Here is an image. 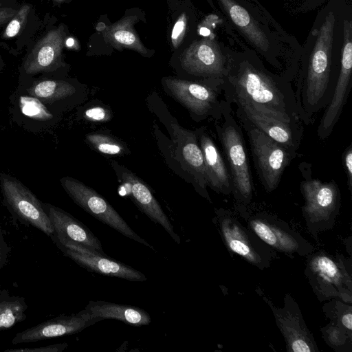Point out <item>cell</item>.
<instances>
[{
  "label": "cell",
  "mask_w": 352,
  "mask_h": 352,
  "mask_svg": "<svg viewBox=\"0 0 352 352\" xmlns=\"http://www.w3.org/2000/svg\"><path fill=\"white\" fill-rule=\"evenodd\" d=\"M223 96L231 104L248 106L285 122H302L291 83L268 71L251 54L230 55Z\"/></svg>",
  "instance_id": "6da1fadb"
},
{
  "label": "cell",
  "mask_w": 352,
  "mask_h": 352,
  "mask_svg": "<svg viewBox=\"0 0 352 352\" xmlns=\"http://www.w3.org/2000/svg\"><path fill=\"white\" fill-rule=\"evenodd\" d=\"M336 16L329 12L318 30L309 54L302 85L296 94L302 122L306 124L314 114L329 102L335 85L331 81V56Z\"/></svg>",
  "instance_id": "7a4b0ae2"
},
{
  "label": "cell",
  "mask_w": 352,
  "mask_h": 352,
  "mask_svg": "<svg viewBox=\"0 0 352 352\" xmlns=\"http://www.w3.org/2000/svg\"><path fill=\"white\" fill-rule=\"evenodd\" d=\"M221 113V118L215 120V129L230 169L232 194L238 201L248 204L254 187L242 129L232 114V104L225 98Z\"/></svg>",
  "instance_id": "3957f363"
},
{
  "label": "cell",
  "mask_w": 352,
  "mask_h": 352,
  "mask_svg": "<svg viewBox=\"0 0 352 352\" xmlns=\"http://www.w3.org/2000/svg\"><path fill=\"white\" fill-rule=\"evenodd\" d=\"M305 274L320 301L339 299L352 302V263L342 254L324 252L307 256Z\"/></svg>",
  "instance_id": "277c9868"
},
{
  "label": "cell",
  "mask_w": 352,
  "mask_h": 352,
  "mask_svg": "<svg viewBox=\"0 0 352 352\" xmlns=\"http://www.w3.org/2000/svg\"><path fill=\"white\" fill-rule=\"evenodd\" d=\"M236 115L248 135L260 181L265 191L271 192L278 187L285 169L296 156L297 151L271 138L239 112L236 111Z\"/></svg>",
  "instance_id": "5b68a950"
},
{
  "label": "cell",
  "mask_w": 352,
  "mask_h": 352,
  "mask_svg": "<svg viewBox=\"0 0 352 352\" xmlns=\"http://www.w3.org/2000/svg\"><path fill=\"white\" fill-rule=\"evenodd\" d=\"M305 199L302 207L308 231L317 237L318 233L333 228L341 206V195L334 182H323L306 179L300 182Z\"/></svg>",
  "instance_id": "8992f818"
},
{
  "label": "cell",
  "mask_w": 352,
  "mask_h": 352,
  "mask_svg": "<svg viewBox=\"0 0 352 352\" xmlns=\"http://www.w3.org/2000/svg\"><path fill=\"white\" fill-rule=\"evenodd\" d=\"M216 214L218 230L226 248L261 270L268 268L274 257V250L230 212L220 208Z\"/></svg>",
  "instance_id": "52a82bcc"
},
{
  "label": "cell",
  "mask_w": 352,
  "mask_h": 352,
  "mask_svg": "<svg viewBox=\"0 0 352 352\" xmlns=\"http://www.w3.org/2000/svg\"><path fill=\"white\" fill-rule=\"evenodd\" d=\"M164 82L174 98L199 120L221 118L224 80L206 78L201 82L168 77Z\"/></svg>",
  "instance_id": "ba28073f"
},
{
  "label": "cell",
  "mask_w": 352,
  "mask_h": 352,
  "mask_svg": "<svg viewBox=\"0 0 352 352\" xmlns=\"http://www.w3.org/2000/svg\"><path fill=\"white\" fill-rule=\"evenodd\" d=\"M248 228L271 248L285 254L307 256L314 245L287 223L265 212L246 214Z\"/></svg>",
  "instance_id": "9c48e42d"
},
{
  "label": "cell",
  "mask_w": 352,
  "mask_h": 352,
  "mask_svg": "<svg viewBox=\"0 0 352 352\" xmlns=\"http://www.w3.org/2000/svg\"><path fill=\"white\" fill-rule=\"evenodd\" d=\"M60 182L67 195L85 211L124 236L155 250L153 246L131 229L109 202L94 189L69 177L62 178Z\"/></svg>",
  "instance_id": "30bf717a"
},
{
  "label": "cell",
  "mask_w": 352,
  "mask_h": 352,
  "mask_svg": "<svg viewBox=\"0 0 352 352\" xmlns=\"http://www.w3.org/2000/svg\"><path fill=\"white\" fill-rule=\"evenodd\" d=\"M51 239L63 254L88 271L130 281L143 282L145 274L125 263L54 233Z\"/></svg>",
  "instance_id": "8fae6325"
},
{
  "label": "cell",
  "mask_w": 352,
  "mask_h": 352,
  "mask_svg": "<svg viewBox=\"0 0 352 352\" xmlns=\"http://www.w3.org/2000/svg\"><path fill=\"white\" fill-rule=\"evenodd\" d=\"M258 293L270 307L277 327L283 334L289 352H318L314 337L306 325L299 306L289 294L284 297L283 307H278L262 294Z\"/></svg>",
  "instance_id": "7c38bea8"
},
{
  "label": "cell",
  "mask_w": 352,
  "mask_h": 352,
  "mask_svg": "<svg viewBox=\"0 0 352 352\" xmlns=\"http://www.w3.org/2000/svg\"><path fill=\"white\" fill-rule=\"evenodd\" d=\"M343 47L340 73L334 89L317 129L320 140H324L332 133L345 104L351 87L352 69V23L344 20Z\"/></svg>",
  "instance_id": "4fadbf2b"
},
{
  "label": "cell",
  "mask_w": 352,
  "mask_h": 352,
  "mask_svg": "<svg viewBox=\"0 0 352 352\" xmlns=\"http://www.w3.org/2000/svg\"><path fill=\"white\" fill-rule=\"evenodd\" d=\"M1 187L6 203L18 216L48 236L54 234V229L43 204L28 188L4 174L1 176Z\"/></svg>",
  "instance_id": "5bb4252c"
},
{
  "label": "cell",
  "mask_w": 352,
  "mask_h": 352,
  "mask_svg": "<svg viewBox=\"0 0 352 352\" xmlns=\"http://www.w3.org/2000/svg\"><path fill=\"white\" fill-rule=\"evenodd\" d=\"M230 55L225 54L212 39L194 41L181 56L182 67L189 74L204 78L224 80Z\"/></svg>",
  "instance_id": "9a60e30c"
},
{
  "label": "cell",
  "mask_w": 352,
  "mask_h": 352,
  "mask_svg": "<svg viewBox=\"0 0 352 352\" xmlns=\"http://www.w3.org/2000/svg\"><path fill=\"white\" fill-rule=\"evenodd\" d=\"M98 321L89 318L82 311L71 316H60L19 332L12 339V344L38 342L74 334Z\"/></svg>",
  "instance_id": "2e32d148"
},
{
  "label": "cell",
  "mask_w": 352,
  "mask_h": 352,
  "mask_svg": "<svg viewBox=\"0 0 352 352\" xmlns=\"http://www.w3.org/2000/svg\"><path fill=\"white\" fill-rule=\"evenodd\" d=\"M236 111L254 126L283 146L297 151L302 137V122H285L245 105L234 104Z\"/></svg>",
  "instance_id": "e0dca14e"
},
{
  "label": "cell",
  "mask_w": 352,
  "mask_h": 352,
  "mask_svg": "<svg viewBox=\"0 0 352 352\" xmlns=\"http://www.w3.org/2000/svg\"><path fill=\"white\" fill-rule=\"evenodd\" d=\"M119 173L121 179L129 188L131 199L139 209L151 221L160 224L177 244H180L179 236L175 232L173 226L148 186L131 171L122 168Z\"/></svg>",
  "instance_id": "ac0fdd59"
},
{
  "label": "cell",
  "mask_w": 352,
  "mask_h": 352,
  "mask_svg": "<svg viewBox=\"0 0 352 352\" xmlns=\"http://www.w3.org/2000/svg\"><path fill=\"white\" fill-rule=\"evenodd\" d=\"M207 186L219 194L228 195L232 192L231 177L224 160L211 137L204 130L199 133Z\"/></svg>",
  "instance_id": "d6986e66"
},
{
  "label": "cell",
  "mask_w": 352,
  "mask_h": 352,
  "mask_svg": "<svg viewBox=\"0 0 352 352\" xmlns=\"http://www.w3.org/2000/svg\"><path fill=\"white\" fill-rule=\"evenodd\" d=\"M43 206L53 226L54 234L105 254L100 240L85 225L56 206L49 204H43Z\"/></svg>",
  "instance_id": "ffe728a7"
},
{
  "label": "cell",
  "mask_w": 352,
  "mask_h": 352,
  "mask_svg": "<svg viewBox=\"0 0 352 352\" xmlns=\"http://www.w3.org/2000/svg\"><path fill=\"white\" fill-rule=\"evenodd\" d=\"M82 311L89 318L99 321L115 319L135 327L151 322V316L142 308L104 300L89 301Z\"/></svg>",
  "instance_id": "44dd1931"
},
{
  "label": "cell",
  "mask_w": 352,
  "mask_h": 352,
  "mask_svg": "<svg viewBox=\"0 0 352 352\" xmlns=\"http://www.w3.org/2000/svg\"><path fill=\"white\" fill-rule=\"evenodd\" d=\"M63 46L62 28L47 32L36 44L24 63L28 74L48 71L58 62Z\"/></svg>",
  "instance_id": "7402d4cb"
},
{
  "label": "cell",
  "mask_w": 352,
  "mask_h": 352,
  "mask_svg": "<svg viewBox=\"0 0 352 352\" xmlns=\"http://www.w3.org/2000/svg\"><path fill=\"white\" fill-rule=\"evenodd\" d=\"M175 131L177 132L182 160L199 188V192L203 197L210 200L206 190L207 182L203 153L198 144L196 134L178 126L175 128Z\"/></svg>",
  "instance_id": "603a6c76"
},
{
  "label": "cell",
  "mask_w": 352,
  "mask_h": 352,
  "mask_svg": "<svg viewBox=\"0 0 352 352\" xmlns=\"http://www.w3.org/2000/svg\"><path fill=\"white\" fill-rule=\"evenodd\" d=\"M218 1L237 28L261 50V53L267 55L271 50V41L267 33L250 12L237 0Z\"/></svg>",
  "instance_id": "cb8c5ba5"
},
{
  "label": "cell",
  "mask_w": 352,
  "mask_h": 352,
  "mask_svg": "<svg viewBox=\"0 0 352 352\" xmlns=\"http://www.w3.org/2000/svg\"><path fill=\"white\" fill-rule=\"evenodd\" d=\"M136 16H126L107 27L102 32L104 39L117 49L128 48L145 56L148 50L133 28Z\"/></svg>",
  "instance_id": "d4e9b609"
},
{
  "label": "cell",
  "mask_w": 352,
  "mask_h": 352,
  "mask_svg": "<svg viewBox=\"0 0 352 352\" xmlns=\"http://www.w3.org/2000/svg\"><path fill=\"white\" fill-rule=\"evenodd\" d=\"M28 305L21 296L10 295L7 290L0 293V331L10 329L25 320Z\"/></svg>",
  "instance_id": "484cf974"
},
{
  "label": "cell",
  "mask_w": 352,
  "mask_h": 352,
  "mask_svg": "<svg viewBox=\"0 0 352 352\" xmlns=\"http://www.w3.org/2000/svg\"><path fill=\"white\" fill-rule=\"evenodd\" d=\"M75 91V87L65 81L45 80L34 84L28 92L41 101L51 102L70 96Z\"/></svg>",
  "instance_id": "4316f807"
},
{
  "label": "cell",
  "mask_w": 352,
  "mask_h": 352,
  "mask_svg": "<svg viewBox=\"0 0 352 352\" xmlns=\"http://www.w3.org/2000/svg\"><path fill=\"white\" fill-rule=\"evenodd\" d=\"M324 315L348 333L352 334V307L339 299H331L322 307Z\"/></svg>",
  "instance_id": "83f0119b"
},
{
  "label": "cell",
  "mask_w": 352,
  "mask_h": 352,
  "mask_svg": "<svg viewBox=\"0 0 352 352\" xmlns=\"http://www.w3.org/2000/svg\"><path fill=\"white\" fill-rule=\"evenodd\" d=\"M320 331L326 344L336 352L352 351V334L335 323L330 322Z\"/></svg>",
  "instance_id": "f1b7e54d"
},
{
  "label": "cell",
  "mask_w": 352,
  "mask_h": 352,
  "mask_svg": "<svg viewBox=\"0 0 352 352\" xmlns=\"http://www.w3.org/2000/svg\"><path fill=\"white\" fill-rule=\"evenodd\" d=\"M87 141L96 150L106 155H120L124 153L123 145L112 137L102 133H90Z\"/></svg>",
  "instance_id": "f546056e"
},
{
  "label": "cell",
  "mask_w": 352,
  "mask_h": 352,
  "mask_svg": "<svg viewBox=\"0 0 352 352\" xmlns=\"http://www.w3.org/2000/svg\"><path fill=\"white\" fill-rule=\"evenodd\" d=\"M30 8L29 5H23L16 11L3 32V38H12L20 32L26 22Z\"/></svg>",
  "instance_id": "4dcf8cb0"
},
{
  "label": "cell",
  "mask_w": 352,
  "mask_h": 352,
  "mask_svg": "<svg viewBox=\"0 0 352 352\" xmlns=\"http://www.w3.org/2000/svg\"><path fill=\"white\" fill-rule=\"evenodd\" d=\"M187 16L182 13L176 21L171 32V41L173 47L177 48L184 38L187 27Z\"/></svg>",
  "instance_id": "1f68e13d"
},
{
  "label": "cell",
  "mask_w": 352,
  "mask_h": 352,
  "mask_svg": "<svg viewBox=\"0 0 352 352\" xmlns=\"http://www.w3.org/2000/svg\"><path fill=\"white\" fill-rule=\"evenodd\" d=\"M22 107L23 113L29 116L37 118H43L45 115L50 116L35 98L23 99Z\"/></svg>",
  "instance_id": "d6a6232c"
},
{
  "label": "cell",
  "mask_w": 352,
  "mask_h": 352,
  "mask_svg": "<svg viewBox=\"0 0 352 352\" xmlns=\"http://www.w3.org/2000/svg\"><path fill=\"white\" fill-rule=\"evenodd\" d=\"M344 168L346 175V184L349 190L352 192V144L345 149L342 155Z\"/></svg>",
  "instance_id": "836d02e7"
},
{
  "label": "cell",
  "mask_w": 352,
  "mask_h": 352,
  "mask_svg": "<svg viewBox=\"0 0 352 352\" xmlns=\"http://www.w3.org/2000/svg\"><path fill=\"white\" fill-rule=\"evenodd\" d=\"M85 116L87 119L94 122H104L108 120L110 117L107 110L100 107L87 109L85 112Z\"/></svg>",
  "instance_id": "e575fe53"
},
{
  "label": "cell",
  "mask_w": 352,
  "mask_h": 352,
  "mask_svg": "<svg viewBox=\"0 0 352 352\" xmlns=\"http://www.w3.org/2000/svg\"><path fill=\"white\" fill-rule=\"evenodd\" d=\"M67 346V343H58L39 348H25L20 349H8L9 352H61Z\"/></svg>",
  "instance_id": "d590c367"
},
{
  "label": "cell",
  "mask_w": 352,
  "mask_h": 352,
  "mask_svg": "<svg viewBox=\"0 0 352 352\" xmlns=\"http://www.w3.org/2000/svg\"><path fill=\"white\" fill-rule=\"evenodd\" d=\"M10 248L4 238L0 224V270L6 265Z\"/></svg>",
  "instance_id": "8d00e7d4"
},
{
  "label": "cell",
  "mask_w": 352,
  "mask_h": 352,
  "mask_svg": "<svg viewBox=\"0 0 352 352\" xmlns=\"http://www.w3.org/2000/svg\"><path fill=\"white\" fill-rule=\"evenodd\" d=\"M16 10L8 8H0V25L10 21Z\"/></svg>",
  "instance_id": "74e56055"
},
{
  "label": "cell",
  "mask_w": 352,
  "mask_h": 352,
  "mask_svg": "<svg viewBox=\"0 0 352 352\" xmlns=\"http://www.w3.org/2000/svg\"><path fill=\"white\" fill-rule=\"evenodd\" d=\"M200 34L204 36H208L210 31L206 28H201L200 30Z\"/></svg>",
  "instance_id": "f35d334b"
},
{
  "label": "cell",
  "mask_w": 352,
  "mask_h": 352,
  "mask_svg": "<svg viewBox=\"0 0 352 352\" xmlns=\"http://www.w3.org/2000/svg\"><path fill=\"white\" fill-rule=\"evenodd\" d=\"M54 1H62L63 0H54Z\"/></svg>",
  "instance_id": "ab89813d"
}]
</instances>
